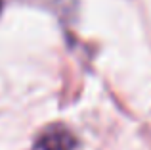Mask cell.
Instances as JSON below:
<instances>
[{
    "label": "cell",
    "instance_id": "6da1fadb",
    "mask_svg": "<svg viewBox=\"0 0 151 150\" xmlns=\"http://www.w3.org/2000/svg\"><path fill=\"white\" fill-rule=\"evenodd\" d=\"M77 139L65 125H50L37 137L33 150H75Z\"/></svg>",
    "mask_w": 151,
    "mask_h": 150
},
{
    "label": "cell",
    "instance_id": "7a4b0ae2",
    "mask_svg": "<svg viewBox=\"0 0 151 150\" xmlns=\"http://www.w3.org/2000/svg\"><path fill=\"white\" fill-rule=\"evenodd\" d=\"M0 10H2V0H0Z\"/></svg>",
    "mask_w": 151,
    "mask_h": 150
}]
</instances>
